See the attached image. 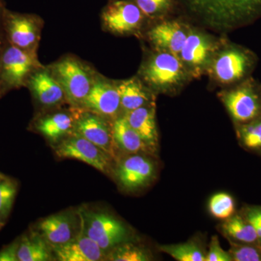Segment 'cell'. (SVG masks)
Wrapping results in <instances>:
<instances>
[{"instance_id": "1", "label": "cell", "mask_w": 261, "mask_h": 261, "mask_svg": "<svg viewBox=\"0 0 261 261\" xmlns=\"http://www.w3.org/2000/svg\"><path fill=\"white\" fill-rule=\"evenodd\" d=\"M180 14L217 34L252 25L261 19V0H178Z\"/></svg>"}, {"instance_id": "2", "label": "cell", "mask_w": 261, "mask_h": 261, "mask_svg": "<svg viewBox=\"0 0 261 261\" xmlns=\"http://www.w3.org/2000/svg\"><path fill=\"white\" fill-rule=\"evenodd\" d=\"M145 48L137 75L154 94L174 95L193 81L178 57Z\"/></svg>"}, {"instance_id": "3", "label": "cell", "mask_w": 261, "mask_h": 261, "mask_svg": "<svg viewBox=\"0 0 261 261\" xmlns=\"http://www.w3.org/2000/svg\"><path fill=\"white\" fill-rule=\"evenodd\" d=\"M257 62L258 58L253 51L226 38L206 75L215 87L228 88L252 76Z\"/></svg>"}, {"instance_id": "4", "label": "cell", "mask_w": 261, "mask_h": 261, "mask_svg": "<svg viewBox=\"0 0 261 261\" xmlns=\"http://www.w3.org/2000/svg\"><path fill=\"white\" fill-rule=\"evenodd\" d=\"M48 67L64 90L68 104L80 108L93 85L97 70L73 55L61 57Z\"/></svg>"}, {"instance_id": "5", "label": "cell", "mask_w": 261, "mask_h": 261, "mask_svg": "<svg viewBox=\"0 0 261 261\" xmlns=\"http://www.w3.org/2000/svg\"><path fill=\"white\" fill-rule=\"evenodd\" d=\"M226 35L215 33L192 23L178 58L193 80L207 74L215 55L222 45Z\"/></svg>"}, {"instance_id": "6", "label": "cell", "mask_w": 261, "mask_h": 261, "mask_svg": "<svg viewBox=\"0 0 261 261\" xmlns=\"http://www.w3.org/2000/svg\"><path fill=\"white\" fill-rule=\"evenodd\" d=\"M105 32L117 37L142 39L149 24L147 17L130 0H108L100 14Z\"/></svg>"}, {"instance_id": "7", "label": "cell", "mask_w": 261, "mask_h": 261, "mask_svg": "<svg viewBox=\"0 0 261 261\" xmlns=\"http://www.w3.org/2000/svg\"><path fill=\"white\" fill-rule=\"evenodd\" d=\"M218 94L237 124L261 118V83L252 76Z\"/></svg>"}, {"instance_id": "8", "label": "cell", "mask_w": 261, "mask_h": 261, "mask_svg": "<svg viewBox=\"0 0 261 261\" xmlns=\"http://www.w3.org/2000/svg\"><path fill=\"white\" fill-rule=\"evenodd\" d=\"M191 22L181 14L149 24L144 39L149 48L171 53L178 57L189 32Z\"/></svg>"}, {"instance_id": "9", "label": "cell", "mask_w": 261, "mask_h": 261, "mask_svg": "<svg viewBox=\"0 0 261 261\" xmlns=\"http://www.w3.org/2000/svg\"><path fill=\"white\" fill-rule=\"evenodd\" d=\"M43 65L37 53L8 44L3 49L0 63V91L25 87L29 76Z\"/></svg>"}, {"instance_id": "10", "label": "cell", "mask_w": 261, "mask_h": 261, "mask_svg": "<svg viewBox=\"0 0 261 261\" xmlns=\"http://www.w3.org/2000/svg\"><path fill=\"white\" fill-rule=\"evenodd\" d=\"M44 21L34 14L5 11L4 27L8 42L12 45L37 53Z\"/></svg>"}, {"instance_id": "11", "label": "cell", "mask_w": 261, "mask_h": 261, "mask_svg": "<svg viewBox=\"0 0 261 261\" xmlns=\"http://www.w3.org/2000/svg\"><path fill=\"white\" fill-rule=\"evenodd\" d=\"M84 229L105 252L124 243L128 238L126 226L119 220L106 213L84 211L81 214Z\"/></svg>"}, {"instance_id": "12", "label": "cell", "mask_w": 261, "mask_h": 261, "mask_svg": "<svg viewBox=\"0 0 261 261\" xmlns=\"http://www.w3.org/2000/svg\"><path fill=\"white\" fill-rule=\"evenodd\" d=\"M80 108L114 121L122 114L116 80H110L97 72L93 85Z\"/></svg>"}, {"instance_id": "13", "label": "cell", "mask_w": 261, "mask_h": 261, "mask_svg": "<svg viewBox=\"0 0 261 261\" xmlns=\"http://www.w3.org/2000/svg\"><path fill=\"white\" fill-rule=\"evenodd\" d=\"M73 132L97 146L111 157L115 156L112 121L104 117L75 108V120Z\"/></svg>"}, {"instance_id": "14", "label": "cell", "mask_w": 261, "mask_h": 261, "mask_svg": "<svg viewBox=\"0 0 261 261\" xmlns=\"http://www.w3.org/2000/svg\"><path fill=\"white\" fill-rule=\"evenodd\" d=\"M56 154L62 159L82 161L103 173L107 171L111 158L92 142L73 132L58 144Z\"/></svg>"}, {"instance_id": "15", "label": "cell", "mask_w": 261, "mask_h": 261, "mask_svg": "<svg viewBox=\"0 0 261 261\" xmlns=\"http://www.w3.org/2000/svg\"><path fill=\"white\" fill-rule=\"evenodd\" d=\"M25 87L39 106L53 109L67 102L64 90L51 73L48 65H42L29 76Z\"/></svg>"}, {"instance_id": "16", "label": "cell", "mask_w": 261, "mask_h": 261, "mask_svg": "<svg viewBox=\"0 0 261 261\" xmlns=\"http://www.w3.org/2000/svg\"><path fill=\"white\" fill-rule=\"evenodd\" d=\"M80 229L69 241L51 245L56 258L61 261H97L106 258V252L95 242L87 236L83 219L80 215Z\"/></svg>"}, {"instance_id": "17", "label": "cell", "mask_w": 261, "mask_h": 261, "mask_svg": "<svg viewBox=\"0 0 261 261\" xmlns=\"http://www.w3.org/2000/svg\"><path fill=\"white\" fill-rule=\"evenodd\" d=\"M68 111H57L43 115L34 123V128L53 142L70 135L74 129L75 108Z\"/></svg>"}, {"instance_id": "18", "label": "cell", "mask_w": 261, "mask_h": 261, "mask_svg": "<svg viewBox=\"0 0 261 261\" xmlns=\"http://www.w3.org/2000/svg\"><path fill=\"white\" fill-rule=\"evenodd\" d=\"M154 173L152 161L142 155H132L120 164L117 170V177L122 186L135 190L145 186L150 181Z\"/></svg>"}, {"instance_id": "19", "label": "cell", "mask_w": 261, "mask_h": 261, "mask_svg": "<svg viewBox=\"0 0 261 261\" xmlns=\"http://www.w3.org/2000/svg\"><path fill=\"white\" fill-rule=\"evenodd\" d=\"M117 87L121 99L122 114L155 102V96L135 75L129 79L116 80Z\"/></svg>"}, {"instance_id": "20", "label": "cell", "mask_w": 261, "mask_h": 261, "mask_svg": "<svg viewBox=\"0 0 261 261\" xmlns=\"http://www.w3.org/2000/svg\"><path fill=\"white\" fill-rule=\"evenodd\" d=\"M75 219L69 213L51 215L40 221L39 233L49 245L64 244L75 236Z\"/></svg>"}, {"instance_id": "21", "label": "cell", "mask_w": 261, "mask_h": 261, "mask_svg": "<svg viewBox=\"0 0 261 261\" xmlns=\"http://www.w3.org/2000/svg\"><path fill=\"white\" fill-rule=\"evenodd\" d=\"M155 108V102H153L129 112L123 113L130 126L149 147L156 145L159 137Z\"/></svg>"}, {"instance_id": "22", "label": "cell", "mask_w": 261, "mask_h": 261, "mask_svg": "<svg viewBox=\"0 0 261 261\" xmlns=\"http://www.w3.org/2000/svg\"><path fill=\"white\" fill-rule=\"evenodd\" d=\"M113 140L117 147L130 153L150 148L128 123L123 114L112 122Z\"/></svg>"}, {"instance_id": "23", "label": "cell", "mask_w": 261, "mask_h": 261, "mask_svg": "<svg viewBox=\"0 0 261 261\" xmlns=\"http://www.w3.org/2000/svg\"><path fill=\"white\" fill-rule=\"evenodd\" d=\"M51 247L39 233L24 236L19 242V261H47L53 260Z\"/></svg>"}, {"instance_id": "24", "label": "cell", "mask_w": 261, "mask_h": 261, "mask_svg": "<svg viewBox=\"0 0 261 261\" xmlns=\"http://www.w3.org/2000/svg\"><path fill=\"white\" fill-rule=\"evenodd\" d=\"M138 6L149 23L180 14L178 0H130Z\"/></svg>"}, {"instance_id": "25", "label": "cell", "mask_w": 261, "mask_h": 261, "mask_svg": "<svg viewBox=\"0 0 261 261\" xmlns=\"http://www.w3.org/2000/svg\"><path fill=\"white\" fill-rule=\"evenodd\" d=\"M222 228L226 234L242 243H252L258 240L252 225L240 216L228 218Z\"/></svg>"}, {"instance_id": "26", "label": "cell", "mask_w": 261, "mask_h": 261, "mask_svg": "<svg viewBox=\"0 0 261 261\" xmlns=\"http://www.w3.org/2000/svg\"><path fill=\"white\" fill-rule=\"evenodd\" d=\"M161 250L178 261H205L206 255L195 243L161 246Z\"/></svg>"}, {"instance_id": "27", "label": "cell", "mask_w": 261, "mask_h": 261, "mask_svg": "<svg viewBox=\"0 0 261 261\" xmlns=\"http://www.w3.org/2000/svg\"><path fill=\"white\" fill-rule=\"evenodd\" d=\"M108 260L113 261L149 260L147 252L132 244H120L113 247L112 251L106 255Z\"/></svg>"}, {"instance_id": "28", "label": "cell", "mask_w": 261, "mask_h": 261, "mask_svg": "<svg viewBox=\"0 0 261 261\" xmlns=\"http://www.w3.org/2000/svg\"><path fill=\"white\" fill-rule=\"evenodd\" d=\"M238 134L245 147L250 149H260L261 118L238 125Z\"/></svg>"}, {"instance_id": "29", "label": "cell", "mask_w": 261, "mask_h": 261, "mask_svg": "<svg viewBox=\"0 0 261 261\" xmlns=\"http://www.w3.org/2000/svg\"><path fill=\"white\" fill-rule=\"evenodd\" d=\"M211 214L220 219H227L234 213V201L231 195L226 193L216 194L211 197L209 202Z\"/></svg>"}, {"instance_id": "30", "label": "cell", "mask_w": 261, "mask_h": 261, "mask_svg": "<svg viewBox=\"0 0 261 261\" xmlns=\"http://www.w3.org/2000/svg\"><path fill=\"white\" fill-rule=\"evenodd\" d=\"M16 192L14 182L4 179L0 183V219L6 218L9 214Z\"/></svg>"}, {"instance_id": "31", "label": "cell", "mask_w": 261, "mask_h": 261, "mask_svg": "<svg viewBox=\"0 0 261 261\" xmlns=\"http://www.w3.org/2000/svg\"><path fill=\"white\" fill-rule=\"evenodd\" d=\"M232 260L235 261H260L261 255L260 252L255 247L245 246V245L231 244L229 250Z\"/></svg>"}, {"instance_id": "32", "label": "cell", "mask_w": 261, "mask_h": 261, "mask_svg": "<svg viewBox=\"0 0 261 261\" xmlns=\"http://www.w3.org/2000/svg\"><path fill=\"white\" fill-rule=\"evenodd\" d=\"M229 252L225 251L220 245L217 237H213L210 245V250L206 255L205 261H231Z\"/></svg>"}, {"instance_id": "33", "label": "cell", "mask_w": 261, "mask_h": 261, "mask_svg": "<svg viewBox=\"0 0 261 261\" xmlns=\"http://www.w3.org/2000/svg\"><path fill=\"white\" fill-rule=\"evenodd\" d=\"M19 243L11 244L0 251V261H18Z\"/></svg>"}, {"instance_id": "34", "label": "cell", "mask_w": 261, "mask_h": 261, "mask_svg": "<svg viewBox=\"0 0 261 261\" xmlns=\"http://www.w3.org/2000/svg\"><path fill=\"white\" fill-rule=\"evenodd\" d=\"M247 220L255 228L258 240H261V219L255 208L250 209L247 212Z\"/></svg>"}, {"instance_id": "35", "label": "cell", "mask_w": 261, "mask_h": 261, "mask_svg": "<svg viewBox=\"0 0 261 261\" xmlns=\"http://www.w3.org/2000/svg\"><path fill=\"white\" fill-rule=\"evenodd\" d=\"M3 49H4L2 48L1 44H0V63H1L2 56H3Z\"/></svg>"}, {"instance_id": "36", "label": "cell", "mask_w": 261, "mask_h": 261, "mask_svg": "<svg viewBox=\"0 0 261 261\" xmlns=\"http://www.w3.org/2000/svg\"><path fill=\"white\" fill-rule=\"evenodd\" d=\"M256 210L257 214H258L259 216H260L261 219V208H255Z\"/></svg>"}, {"instance_id": "37", "label": "cell", "mask_w": 261, "mask_h": 261, "mask_svg": "<svg viewBox=\"0 0 261 261\" xmlns=\"http://www.w3.org/2000/svg\"><path fill=\"white\" fill-rule=\"evenodd\" d=\"M4 179H5V176L0 173V183H1V182L3 181Z\"/></svg>"}, {"instance_id": "38", "label": "cell", "mask_w": 261, "mask_h": 261, "mask_svg": "<svg viewBox=\"0 0 261 261\" xmlns=\"http://www.w3.org/2000/svg\"><path fill=\"white\" fill-rule=\"evenodd\" d=\"M0 22H1V8H0Z\"/></svg>"}, {"instance_id": "39", "label": "cell", "mask_w": 261, "mask_h": 261, "mask_svg": "<svg viewBox=\"0 0 261 261\" xmlns=\"http://www.w3.org/2000/svg\"><path fill=\"white\" fill-rule=\"evenodd\" d=\"M0 224H1V222H0Z\"/></svg>"}]
</instances>
